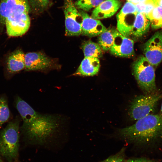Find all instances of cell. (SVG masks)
Segmentation results:
<instances>
[{"label": "cell", "instance_id": "obj_19", "mask_svg": "<svg viewBox=\"0 0 162 162\" xmlns=\"http://www.w3.org/2000/svg\"><path fill=\"white\" fill-rule=\"evenodd\" d=\"M82 48L85 57L99 58L103 55L102 50L98 44L92 41H85L82 44Z\"/></svg>", "mask_w": 162, "mask_h": 162}, {"label": "cell", "instance_id": "obj_11", "mask_svg": "<svg viewBox=\"0 0 162 162\" xmlns=\"http://www.w3.org/2000/svg\"><path fill=\"white\" fill-rule=\"evenodd\" d=\"M111 53L116 56L129 57L134 54V41L130 38L124 36L116 29Z\"/></svg>", "mask_w": 162, "mask_h": 162}, {"label": "cell", "instance_id": "obj_7", "mask_svg": "<svg viewBox=\"0 0 162 162\" xmlns=\"http://www.w3.org/2000/svg\"><path fill=\"white\" fill-rule=\"evenodd\" d=\"M138 11L135 5L127 2L116 15L117 31L130 38Z\"/></svg>", "mask_w": 162, "mask_h": 162}, {"label": "cell", "instance_id": "obj_25", "mask_svg": "<svg viewBox=\"0 0 162 162\" xmlns=\"http://www.w3.org/2000/svg\"><path fill=\"white\" fill-rule=\"evenodd\" d=\"M138 12L143 13L146 15L149 14L156 5L153 0L135 5Z\"/></svg>", "mask_w": 162, "mask_h": 162}, {"label": "cell", "instance_id": "obj_8", "mask_svg": "<svg viewBox=\"0 0 162 162\" xmlns=\"http://www.w3.org/2000/svg\"><path fill=\"white\" fill-rule=\"evenodd\" d=\"M7 33L10 37H18L25 34L30 25L28 13L22 12L13 14L5 21Z\"/></svg>", "mask_w": 162, "mask_h": 162}, {"label": "cell", "instance_id": "obj_24", "mask_svg": "<svg viewBox=\"0 0 162 162\" xmlns=\"http://www.w3.org/2000/svg\"><path fill=\"white\" fill-rule=\"evenodd\" d=\"M30 5L34 11L40 13L47 8L49 0H29Z\"/></svg>", "mask_w": 162, "mask_h": 162}, {"label": "cell", "instance_id": "obj_5", "mask_svg": "<svg viewBox=\"0 0 162 162\" xmlns=\"http://www.w3.org/2000/svg\"><path fill=\"white\" fill-rule=\"evenodd\" d=\"M162 97L161 94L156 92L135 97L129 106L128 111L129 117L132 120H137L150 114Z\"/></svg>", "mask_w": 162, "mask_h": 162}, {"label": "cell", "instance_id": "obj_13", "mask_svg": "<svg viewBox=\"0 0 162 162\" xmlns=\"http://www.w3.org/2000/svg\"><path fill=\"white\" fill-rule=\"evenodd\" d=\"M122 5L119 0H105L93 10L91 16L98 20L111 17L119 9Z\"/></svg>", "mask_w": 162, "mask_h": 162}, {"label": "cell", "instance_id": "obj_12", "mask_svg": "<svg viewBox=\"0 0 162 162\" xmlns=\"http://www.w3.org/2000/svg\"><path fill=\"white\" fill-rule=\"evenodd\" d=\"M82 18V34L84 35L92 37L100 35L106 28L99 20L94 19L86 12L80 10L79 11Z\"/></svg>", "mask_w": 162, "mask_h": 162}, {"label": "cell", "instance_id": "obj_31", "mask_svg": "<svg viewBox=\"0 0 162 162\" xmlns=\"http://www.w3.org/2000/svg\"><path fill=\"white\" fill-rule=\"evenodd\" d=\"M0 162H3L0 159Z\"/></svg>", "mask_w": 162, "mask_h": 162}, {"label": "cell", "instance_id": "obj_18", "mask_svg": "<svg viewBox=\"0 0 162 162\" xmlns=\"http://www.w3.org/2000/svg\"><path fill=\"white\" fill-rule=\"evenodd\" d=\"M15 103L16 108L22 120L34 118L39 113L18 96L15 98Z\"/></svg>", "mask_w": 162, "mask_h": 162}, {"label": "cell", "instance_id": "obj_26", "mask_svg": "<svg viewBox=\"0 0 162 162\" xmlns=\"http://www.w3.org/2000/svg\"><path fill=\"white\" fill-rule=\"evenodd\" d=\"M125 150V148H123L117 153L99 162H126Z\"/></svg>", "mask_w": 162, "mask_h": 162}, {"label": "cell", "instance_id": "obj_23", "mask_svg": "<svg viewBox=\"0 0 162 162\" xmlns=\"http://www.w3.org/2000/svg\"><path fill=\"white\" fill-rule=\"evenodd\" d=\"M104 0H78L74 3L76 7L87 11L98 6Z\"/></svg>", "mask_w": 162, "mask_h": 162}, {"label": "cell", "instance_id": "obj_1", "mask_svg": "<svg viewBox=\"0 0 162 162\" xmlns=\"http://www.w3.org/2000/svg\"><path fill=\"white\" fill-rule=\"evenodd\" d=\"M60 115L41 114L23 121L20 131L28 143L43 145L60 134L64 120Z\"/></svg>", "mask_w": 162, "mask_h": 162}, {"label": "cell", "instance_id": "obj_20", "mask_svg": "<svg viewBox=\"0 0 162 162\" xmlns=\"http://www.w3.org/2000/svg\"><path fill=\"white\" fill-rule=\"evenodd\" d=\"M116 29L109 28L101 33L98 38V44L104 51L110 50L113 43Z\"/></svg>", "mask_w": 162, "mask_h": 162}, {"label": "cell", "instance_id": "obj_21", "mask_svg": "<svg viewBox=\"0 0 162 162\" xmlns=\"http://www.w3.org/2000/svg\"><path fill=\"white\" fill-rule=\"evenodd\" d=\"M153 29L162 28V8L156 4L152 10L146 15Z\"/></svg>", "mask_w": 162, "mask_h": 162}, {"label": "cell", "instance_id": "obj_3", "mask_svg": "<svg viewBox=\"0 0 162 162\" xmlns=\"http://www.w3.org/2000/svg\"><path fill=\"white\" fill-rule=\"evenodd\" d=\"M20 123V118L17 116L0 132V155L8 162H13L18 156Z\"/></svg>", "mask_w": 162, "mask_h": 162}, {"label": "cell", "instance_id": "obj_27", "mask_svg": "<svg viewBox=\"0 0 162 162\" xmlns=\"http://www.w3.org/2000/svg\"><path fill=\"white\" fill-rule=\"evenodd\" d=\"M126 162H154L153 161L145 158H134L129 159Z\"/></svg>", "mask_w": 162, "mask_h": 162}, {"label": "cell", "instance_id": "obj_16", "mask_svg": "<svg viewBox=\"0 0 162 162\" xmlns=\"http://www.w3.org/2000/svg\"><path fill=\"white\" fill-rule=\"evenodd\" d=\"M25 55L21 50H17L11 53L8 57L7 68L11 74L16 73L25 68Z\"/></svg>", "mask_w": 162, "mask_h": 162}, {"label": "cell", "instance_id": "obj_28", "mask_svg": "<svg viewBox=\"0 0 162 162\" xmlns=\"http://www.w3.org/2000/svg\"><path fill=\"white\" fill-rule=\"evenodd\" d=\"M127 2H130L134 5L140 3H143L151 0H126Z\"/></svg>", "mask_w": 162, "mask_h": 162}, {"label": "cell", "instance_id": "obj_2", "mask_svg": "<svg viewBox=\"0 0 162 162\" xmlns=\"http://www.w3.org/2000/svg\"><path fill=\"white\" fill-rule=\"evenodd\" d=\"M117 134L122 139L135 144L152 142L162 136V117L149 114L131 126L118 130Z\"/></svg>", "mask_w": 162, "mask_h": 162}, {"label": "cell", "instance_id": "obj_15", "mask_svg": "<svg viewBox=\"0 0 162 162\" xmlns=\"http://www.w3.org/2000/svg\"><path fill=\"white\" fill-rule=\"evenodd\" d=\"M100 62L98 58L85 57L74 75L93 76L98 72Z\"/></svg>", "mask_w": 162, "mask_h": 162}, {"label": "cell", "instance_id": "obj_29", "mask_svg": "<svg viewBox=\"0 0 162 162\" xmlns=\"http://www.w3.org/2000/svg\"><path fill=\"white\" fill-rule=\"evenodd\" d=\"M155 4L162 8V0H153Z\"/></svg>", "mask_w": 162, "mask_h": 162}, {"label": "cell", "instance_id": "obj_10", "mask_svg": "<svg viewBox=\"0 0 162 162\" xmlns=\"http://www.w3.org/2000/svg\"><path fill=\"white\" fill-rule=\"evenodd\" d=\"M27 0H1L0 23L4 25L5 19L13 14L28 13L30 8Z\"/></svg>", "mask_w": 162, "mask_h": 162}, {"label": "cell", "instance_id": "obj_6", "mask_svg": "<svg viewBox=\"0 0 162 162\" xmlns=\"http://www.w3.org/2000/svg\"><path fill=\"white\" fill-rule=\"evenodd\" d=\"M64 10L65 35L78 36L82 34V17L72 0H64Z\"/></svg>", "mask_w": 162, "mask_h": 162}, {"label": "cell", "instance_id": "obj_4", "mask_svg": "<svg viewBox=\"0 0 162 162\" xmlns=\"http://www.w3.org/2000/svg\"><path fill=\"white\" fill-rule=\"evenodd\" d=\"M133 70L135 77L145 94L156 92L154 66L141 56L134 62Z\"/></svg>", "mask_w": 162, "mask_h": 162}, {"label": "cell", "instance_id": "obj_17", "mask_svg": "<svg viewBox=\"0 0 162 162\" xmlns=\"http://www.w3.org/2000/svg\"><path fill=\"white\" fill-rule=\"evenodd\" d=\"M150 26V21L146 15L138 12L131 31L130 37L135 38L141 37L148 31Z\"/></svg>", "mask_w": 162, "mask_h": 162}, {"label": "cell", "instance_id": "obj_9", "mask_svg": "<svg viewBox=\"0 0 162 162\" xmlns=\"http://www.w3.org/2000/svg\"><path fill=\"white\" fill-rule=\"evenodd\" d=\"M144 56L154 67L162 61V30L155 32L143 47Z\"/></svg>", "mask_w": 162, "mask_h": 162}, {"label": "cell", "instance_id": "obj_14", "mask_svg": "<svg viewBox=\"0 0 162 162\" xmlns=\"http://www.w3.org/2000/svg\"><path fill=\"white\" fill-rule=\"evenodd\" d=\"M25 68L26 70H33L46 68L51 64L50 59L40 52H30L25 54Z\"/></svg>", "mask_w": 162, "mask_h": 162}, {"label": "cell", "instance_id": "obj_22", "mask_svg": "<svg viewBox=\"0 0 162 162\" xmlns=\"http://www.w3.org/2000/svg\"><path fill=\"white\" fill-rule=\"evenodd\" d=\"M10 113L6 96L0 95V127L9 120Z\"/></svg>", "mask_w": 162, "mask_h": 162}, {"label": "cell", "instance_id": "obj_30", "mask_svg": "<svg viewBox=\"0 0 162 162\" xmlns=\"http://www.w3.org/2000/svg\"><path fill=\"white\" fill-rule=\"evenodd\" d=\"M159 114L162 117V102L161 105L160 113Z\"/></svg>", "mask_w": 162, "mask_h": 162}]
</instances>
